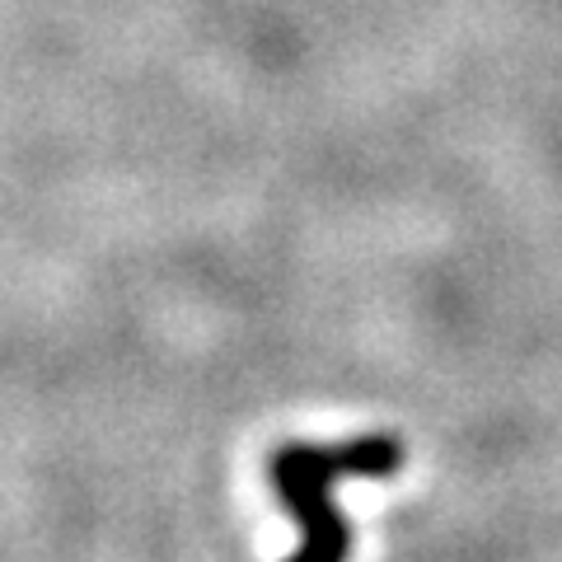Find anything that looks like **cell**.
I'll return each mask as SVG.
<instances>
[{
	"label": "cell",
	"instance_id": "1",
	"mask_svg": "<svg viewBox=\"0 0 562 562\" xmlns=\"http://www.w3.org/2000/svg\"><path fill=\"white\" fill-rule=\"evenodd\" d=\"M403 464L394 436H361L342 446H281L272 454V487L291 512L301 543L286 562H347L351 530L333 502L342 479H390Z\"/></svg>",
	"mask_w": 562,
	"mask_h": 562
}]
</instances>
